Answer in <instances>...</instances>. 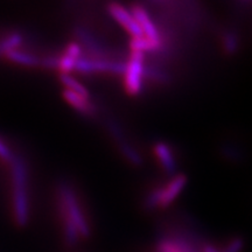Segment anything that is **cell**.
I'll return each mask as SVG.
<instances>
[{"mask_svg":"<svg viewBox=\"0 0 252 252\" xmlns=\"http://www.w3.org/2000/svg\"><path fill=\"white\" fill-rule=\"evenodd\" d=\"M162 46V40L153 41L145 36L132 37V40L130 41L131 52H139L143 53V54L145 52H158V50H161Z\"/></svg>","mask_w":252,"mask_h":252,"instance_id":"cell-14","label":"cell"},{"mask_svg":"<svg viewBox=\"0 0 252 252\" xmlns=\"http://www.w3.org/2000/svg\"><path fill=\"white\" fill-rule=\"evenodd\" d=\"M109 131L111 132L113 139L117 141L118 144V147L119 150H121V152L123 153V156H124L126 159L130 161L132 165L134 166H140L141 163H143V158L138 152L137 150L134 149L132 145L128 143L127 139L124 137V134H123V132L121 130V127L116 124L115 122L110 121L109 122Z\"/></svg>","mask_w":252,"mask_h":252,"instance_id":"cell-6","label":"cell"},{"mask_svg":"<svg viewBox=\"0 0 252 252\" xmlns=\"http://www.w3.org/2000/svg\"><path fill=\"white\" fill-rule=\"evenodd\" d=\"M108 12L111 17L115 19L124 30L127 32L132 37H139L143 36V32H141L140 27L138 26L137 21L133 15H132L131 11L125 8L124 6L116 4H109L108 5Z\"/></svg>","mask_w":252,"mask_h":252,"instance_id":"cell-5","label":"cell"},{"mask_svg":"<svg viewBox=\"0 0 252 252\" xmlns=\"http://www.w3.org/2000/svg\"><path fill=\"white\" fill-rule=\"evenodd\" d=\"M60 81H61L63 86L67 88L65 90L76 94H80V96L84 97V98L87 99H90L89 90H88L81 82H78L76 78L72 77L71 75H60Z\"/></svg>","mask_w":252,"mask_h":252,"instance_id":"cell-15","label":"cell"},{"mask_svg":"<svg viewBox=\"0 0 252 252\" xmlns=\"http://www.w3.org/2000/svg\"><path fill=\"white\" fill-rule=\"evenodd\" d=\"M243 245H244L243 239L236 237L232 239L231 242H229V243L226 244V247L222 252H241L242 249H243Z\"/></svg>","mask_w":252,"mask_h":252,"instance_id":"cell-19","label":"cell"},{"mask_svg":"<svg viewBox=\"0 0 252 252\" xmlns=\"http://www.w3.org/2000/svg\"><path fill=\"white\" fill-rule=\"evenodd\" d=\"M186 184L187 176L178 174L166 185L165 188H160V208L168 207L184 190Z\"/></svg>","mask_w":252,"mask_h":252,"instance_id":"cell-8","label":"cell"},{"mask_svg":"<svg viewBox=\"0 0 252 252\" xmlns=\"http://www.w3.org/2000/svg\"><path fill=\"white\" fill-rule=\"evenodd\" d=\"M13 158H14V154L12 153V151L6 146L4 141L0 139V160L9 165Z\"/></svg>","mask_w":252,"mask_h":252,"instance_id":"cell-18","label":"cell"},{"mask_svg":"<svg viewBox=\"0 0 252 252\" xmlns=\"http://www.w3.org/2000/svg\"><path fill=\"white\" fill-rule=\"evenodd\" d=\"M125 70V63L112 61V60H99L81 58L75 65V70L82 74H93V72H106V74L123 75Z\"/></svg>","mask_w":252,"mask_h":252,"instance_id":"cell-4","label":"cell"},{"mask_svg":"<svg viewBox=\"0 0 252 252\" xmlns=\"http://www.w3.org/2000/svg\"><path fill=\"white\" fill-rule=\"evenodd\" d=\"M4 58L8 61L17 63V64L26 65V67H39L40 65V59L37 56L31 54V53L24 52V50H20L19 48L9 50L4 55Z\"/></svg>","mask_w":252,"mask_h":252,"instance_id":"cell-13","label":"cell"},{"mask_svg":"<svg viewBox=\"0 0 252 252\" xmlns=\"http://www.w3.org/2000/svg\"><path fill=\"white\" fill-rule=\"evenodd\" d=\"M223 48H224L226 54H235L238 49V36L234 32H226L222 37Z\"/></svg>","mask_w":252,"mask_h":252,"instance_id":"cell-16","label":"cell"},{"mask_svg":"<svg viewBox=\"0 0 252 252\" xmlns=\"http://www.w3.org/2000/svg\"><path fill=\"white\" fill-rule=\"evenodd\" d=\"M145 71V56L143 53L131 52L130 59L125 63L124 87L126 93L131 96L139 94L143 89Z\"/></svg>","mask_w":252,"mask_h":252,"instance_id":"cell-3","label":"cell"},{"mask_svg":"<svg viewBox=\"0 0 252 252\" xmlns=\"http://www.w3.org/2000/svg\"><path fill=\"white\" fill-rule=\"evenodd\" d=\"M131 13L134 17L135 21H137L138 26L140 27L141 32H143V36L153 41L161 40L159 32H158L156 25H154L152 19H151L149 12L143 6L133 5L132 6Z\"/></svg>","mask_w":252,"mask_h":252,"instance_id":"cell-7","label":"cell"},{"mask_svg":"<svg viewBox=\"0 0 252 252\" xmlns=\"http://www.w3.org/2000/svg\"><path fill=\"white\" fill-rule=\"evenodd\" d=\"M144 77L150 78V80L158 82V83H167L169 81L168 75L165 71H162L161 69L156 67H145Z\"/></svg>","mask_w":252,"mask_h":252,"instance_id":"cell-17","label":"cell"},{"mask_svg":"<svg viewBox=\"0 0 252 252\" xmlns=\"http://www.w3.org/2000/svg\"><path fill=\"white\" fill-rule=\"evenodd\" d=\"M63 97L70 105L74 108L76 111L83 113L86 116H94L96 113V108L93 103L90 102V99L84 98V97L76 94L70 91L64 90L63 91Z\"/></svg>","mask_w":252,"mask_h":252,"instance_id":"cell-12","label":"cell"},{"mask_svg":"<svg viewBox=\"0 0 252 252\" xmlns=\"http://www.w3.org/2000/svg\"><path fill=\"white\" fill-rule=\"evenodd\" d=\"M154 154L159 160L160 166L162 167L163 171L167 174H175L176 172V160L173 154L171 147L165 143H158L154 146Z\"/></svg>","mask_w":252,"mask_h":252,"instance_id":"cell-11","label":"cell"},{"mask_svg":"<svg viewBox=\"0 0 252 252\" xmlns=\"http://www.w3.org/2000/svg\"><path fill=\"white\" fill-rule=\"evenodd\" d=\"M82 58V48L78 43L71 42L65 48L64 53L58 58V70L60 75H69L75 70L78 59Z\"/></svg>","mask_w":252,"mask_h":252,"instance_id":"cell-9","label":"cell"},{"mask_svg":"<svg viewBox=\"0 0 252 252\" xmlns=\"http://www.w3.org/2000/svg\"><path fill=\"white\" fill-rule=\"evenodd\" d=\"M12 184V212L15 224L26 226L30 220V193H28V167L24 158L14 154L9 163Z\"/></svg>","mask_w":252,"mask_h":252,"instance_id":"cell-1","label":"cell"},{"mask_svg":"<svg viewBox=\"0 0 252 252\" xmlns=\"http://www.w3.org/2000/svg\"><path fill=\"white\" fill-rule=\"evenodd\" d=\"M76 35L78 37V40L86 46V48L88 49V52L91 53V59H99V60H108L105 56V50L100 43L94 39V36H93V34L90 33L89 31H87L86 28L83 27H77L76 28Z\"/></svg>","mask_w":252,"mask_h":252,"instance_id":"cell-10","label":"cell"},{"mask_svg":"<svg viewBox=\"0 0 252 252\" xmlns=\"http://www.w3.org/2000/svg\"><path fill=\"white\" fill-rule=\"evenodd\" d=\"M58 200L59 206L64 208L65 212L70 216L75 226H76L78 234H80V237H89L91 235L90 225L88 223L87 217L84 215L83 210H82L81 204L78 202V198L72 187L65 184V182L60 184L58 188Z\"/></svg>","mask_w":252,"mask_h":252,"instance_id":"cell-2","label":"cell"}]
</instances>
